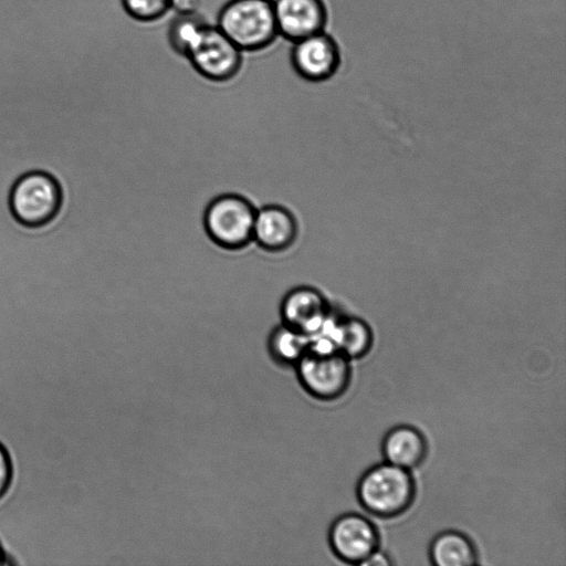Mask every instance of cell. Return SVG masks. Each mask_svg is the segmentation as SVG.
<instances>
[{
	"mask_svg": "<svg viewBox=\"0 0 566 566\" xmlns=\"http://www.w3.org/2000/svg\"><path fill=\"white\" fill-rule=\"evenodd\" d=\"M63 188L51 172L32 169L21 174L8 195V207L14 221L28 229L48 226L61 212Z\"/></svg>",
	"mask_w": 566,
	"mask_h": 566,
	"instance_id": "obj_2",
	"label": "cell"
},
{
	"mask_svg": "<svg viewBox=\"0 0 566 566\" xmlns=\"http://www.w3.org/2000/svg\"><path fill=\"white\" fill-rule=\"evenodd\" d=\"M208 24L201 17L184 12L172 20L168 29V41L175 52L186 56L199 34Z\"/></svg>",
	"mask_w": 566,
	"mask_h": 566,
	"instance_id": "obj_16",
	"label": "cell"
},
{
	"mask_svg": "<svg viewBox=\"0 0 566 566\" xmlns=\"http://www.w3.org/2000/svg\"><path fill=\"white\" fill-rule=\"evenodd\" d=\"M175 0H122L125 12L142 22L163 18L174 6Z\"/></svg>",
	"mask_w": 566,
	"mask_h": 566,
	"instance_id": "obj_17",
	"label": "cell"
},
{
	"mask_svg": "<svg viewBox=\"0 0 566 566\" xmlns=\"http://www.w3.org/2000/svg\"><path fill=\"white\" fill-rule=\"evenodd\" d=\"M192 67L205 78L226 82L242 65V51L217 27H205L186 54Z\"/></svg>",
	"mask_w": 566,
	"mask_h": 566,
	"instance_id": "obj_6",
	"label": "cell"
},
{
	"mask_svg": "<svg viewBox=\"0 0 566 566\" xmlns=\"http://www.w3.org/2000/svg\"><path fill=\"white\" fill-rule=\"evenodd\" d=\"M256 209L244 197L226 193L213 199L203 216L209 238L227 250H239L253 240Z\"/></svg>",
	"mask_w": 566,
	"mask_h": 566,
	"instance_id": "obj_5",
	"label": "cell"
},
{
	"mask_svg": "<svg viewBox=\"0 0 566 566\" xmlns=\"http://www.w3.org/2000/svg\"><path fill=\"white\" fill-rule=\"evenodd\" d=\"M429 558L436 566H473L479 562L472 541L458 531L438 534L431 542Z\"/></svg>",
	"mask_w": 566,
	"mask_h": 566,
	"instance_id": "obj_14",
	"label": "cell"
},
{
	"mask_svg": "<svg viewBox=\"0 0 566 566\" xmlns=\"http://www.w3.org/2000/svg\"><path fill=\"white\" fill-rule=\"evenodd\" d=\"M427 451L428 444L422 432L408 424L394 427L381 442L385 461L409 471L423 462Z\"/></svg>",
	"mask_w": 566,
	"mask_h": 566,
	"instance_id": "obj_12",
	"label": "cell"
},
{
	"mask_svg": "<svg viewBox=\"0 0 566 566\" xmlns=\"http://www.w3.org/2000/svg\"><path fill=\"white\" fill-rule=\"evenodd\" d=\"M392 562L385 552L380 548L376 549L361 565L363 566H388Z\"/></svg>",
	"mask_w": 566,
	"mask_h": 566,
	"instance_id": "obj_19",
	"label": "cell"
},
{
	"mask_svg": "<svg viewBox=\"0 0 566 566\" xmlns=\"http://www.w3.org/2000/svg\"><path fill=\"white\" fill-rule=\"evenodd\" d=\"M332 315L325 296L315 287L298 286L282 300V324L310 337L322 333Z\"/></svg>",
	"mask_w": 566,
	"mask_h": 566,
	"instance_id": "obj_9",
	"label": "cell"
},
{
	"mask_svg": "<svg viewBox=\"0 0 566 566\" xmlns=\"http://www.w3.org/2000/svg\"><path fill=\"white\" fill-rule=\"evenodd\" d=\"M277 33L292 43L324 31L327 9L323 0H272Z\"/></svg>",
	"mask_w": 566,
	"mask_h": 566,
	"instance_id": "obj_10",
	"label": "cell"
},
{
	"mask_svg": "<svg viewBox=\"0 0 566 566\" xmlns=\"http://www.w3.org/2000/svg\"><path fill=\"white\" fill-rule=\"evenodd\" d=\"M313 337L284 324L275 327L268 340L271 357L282 365H295L308 348Z\"/></svg>",
	"mask_w": 566,
	"mask_h": 566,
	"instance_id": "obj_15",
	"label": "cell"
},
{
	"mask_svg": "<svg viewBox=\"0 0 566 566\" xmlns=\"http://www.w3.org/2000/svg\"><path fill=\"white\" fill-rule=\"evenodd\" d=\"M216 25L242 52L263 50L279 35L272 0H229Z\"/></svg>",
	"mask_w": 566,
	"mask_h": 566,
	"instance_id": "obj_4",
	"label": "cell"
},
{
	"mask_svg": "<svg viewBox=\"0 0 566 566\" xmlns=\"http://www.w3.org/2000/svg\"><path fill=\"white\" fill-rule=\"evenodd\" d=\"M328 544L342 562L361 565L379 548L380 536L376 525L365 515L345 513L332 523Z\"/></svg>",
	"mask_w": 566,
	"mask_h": 566,
	"instance_id": "obj_7",
	"label": "cell"
},
{
	"mask_svg": "<svg viewBox=\"0 0 566 566\" xmlns=\"http://www.w3.org/2000/svg\"><path fill=\"white\" fill-rule=\"evenodd\" d=\"M13 480V463L8 449L0 442V500L10 490Z\"/></svg>",
	"mask_w": 566,
	"mask_h": 566,
	"instance_id": "obj_18",
	"label": "cell"
},
{
	"mask_svg": "<svg viewBox=\"0 0 566 566\" xmlns=\"http://www.w3.org/2000/svg\"><path fill=\"white\" fill-rule=\"evenodd\" d=\"M294 366L303 389L318 400L339 398L350 384V359L323 335L312 338L308 348Z\"/></svg>",
	"mask_w": 566,
	"mask_h": 566,
	"instance_id": "obj_1",
	"label": "cell"
},
{
	"mask_svg": "<svg viewBox=\"0 0 566 566\" xmlns=\"http://www.w3.org/2000/svg\"><path fill=\"white\" fill-rule=\"evenodd\" d=\"M297 237L296 219L286 208L270 205L256 210L253 240L269 252L289 249Z\"/></svg>",
	"mask_w": 566,
	"mask_h": 566,
	"instance_id": "obj_11",
	"label": "cell"
},
{
	"mask_svg": "<svg viewBox=\"0 0 566 566\" xmlns=\"http://www.w3.org/2000/svg\"><path fill=\"white\" fill-rule=\"evenodd\" d=\"M291 64L302 78L314 83L324 82L339 67V48L324 31L308 35L293 42Z\"/></svg>",
	"mask_w": 566,
	"mask_h": 566,
	"instance_id": "obj_8",
	"label": "cell"
},
{
	"mask_svg": "<svg viewBox=\"0 0 566 566\" xmlns=\"http://www.w3.org/2000/svg\"><path fill=\"white\" fill-rule=\"evenodd\" d=\"M323 331H328V335L323 336L327 337L350 360L361 358L373 346L374 337L370 326L356 316H344L332 321L331 315Z\"/></svg>",
	"mask_w": 566,
	"mask_h": 566,
	"instance_id": "obj_13",
	"label": "cell"
},
{
	"mask_svg": "<svg viewBox=\"0 0 566 566\" xmlns=\"http://www.w3.org/2000/svg\"><path fill=\"white\" fill-rule=\"evenodd\" d=\"M356 492L365 511L390 518L410 507L416 495V484L411 471L384 461L364 472Z\"/></svg>",
	"mask_w": 566,
	"mask_h": 566,
	"instance_id": "obj_3",
	"label": "cell"
},
{
	"mask_svg": "<svg viewBox=\"0 0 566 566\" xmlns=\"http://www.w3.org/2000/svg\"><path fill=\"white\" fill-rule=\"evenodd\" d=\"M10 557H8L7 552L4 551V547L2 546L0 542V566L10 564Z\"/></svg>",
	"mask_w": 566,
	"mask_h": 566,
	"instance_id": "obj_20",
	"label": "cell"
}]
</instances>
